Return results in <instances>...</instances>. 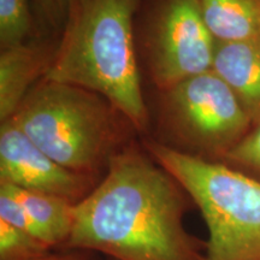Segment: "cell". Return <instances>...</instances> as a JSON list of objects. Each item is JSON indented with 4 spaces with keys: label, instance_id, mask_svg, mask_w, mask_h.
I'll return each mask as SVG.
<instances>
[{
    "label": "cell",
    "instance_id": "1",
    "mask_svg": "<svg viewBox=\"0 0 260 260\" xmlns=\"http://www.w3.org/2000/svg\"><path fill=\"white\" fill-rule=\"evenodd\" d=\"M180 188L144 154L113 155L102 183L75 204L68 246L118 260H204L183 226Z\"/></svg>",
    "mask_w": 260,
    "mask_h": 260
},
{
    "label": "cell",
    "instance_id": "2",
    "mask_svg": "<svg viewBox=\"0 0 260 260\" xmlns=\"http://www.w3.org/2000/svg\"><path fill=\"white\" fill-rule=\"evenodd\" d=\"M142 0H70L63 38L44 79L103 96L138 129L147 126L134 46Z\"/></svg>",
    "mask_w": 260,
    "mask_h": 260
},
{
    "label": "cell",
    "instance_id": "3",
    "mask_svg": "<svg viewBox=\"0 0 260 260\" xmlns=\"http://www.w3.org/2000/svg\"><path fill=\"white\" fill-rule=\"evenodd\" d=\"M147 148L203 214L204 260H260V181L223 161L151 142Z\"/></svg>",
    "mask_w": 260,
    "mask_h": 260
},
{
    "label": "cell",
    "instance_id": "4",
    "mask_svg": "<svg viewBox=\"0 0 260 260\" xmlns=\"http://www.w3.org/2000/svg\"><path fill=\"white\" fill-rule=\"evenodd\" d=\"M12 122L61 167L88 175L105 157L113 128L102 96L42 79L11 117Z\"/></svg>",
    "mask_w": 260,
    "mask_h": 260
},
{
    "label": "cell",
    "instance_id": "5",
    "mask_svg": "<svg viewBox=\"0 0 260 260\" xmlns=\"http://www.w3.org/2000/svg\"><path fill=\"white\" fill-rule=\"evenodd\" d=\"M165 93L167 112L182 138L217 161H223L253 126L233 90L212 70Z\"/></svg>",
    "mask_w": 260,
    "mask_h": 260
},
{
    "label": "cell",
    "instance_id": "6",
    "mask_svg": "<svg viewBox=\"0 0 260 260\" xmlns=\"http://www.w3.org/2000/svg\"><path fill=\"white\" fill-rule=\"evenodd\" d=\"M149 63L164 92L212 70L217 41L205 23L198 0H151Z\"/></svg>",
    "mask_w": 260,
    "mask_h": 260
},
{
    "label": "cell",
    "instance_id": "7",
    "mask_svg": "<svg viewBox=\"0 0 260 260\" xmlns=\"http://www.w3.org/2000/svg\"><path fill=\"white\" fill-rule=\"evenodd\" d=\"M88 181V175L68 170L54 161L11 119L2 122L0 182L74 201L86 190Z\"/></svg>",
    "mask_w": 260,
    "mask_h": 260
},
{
    "label": "cell",
    "instance_id": "8",
    "mask_svg": "<svg viewBox=\"0 0 260 260\" xmlns=\"http://www.w3.org/2000/svg\"><path fill=\"white\" fill-rule=\"evenodd\" d=\"M249 116L260 122V40L217 42L212 64Z\"/></svg>",
    "mask_w": 260,
    "mask_h": 260
},
{
    "label": "cell",
    "instance_id": "9",
    "mask_svg": "<svg viewBox=\"0 0 260 260\" xmlns=\"http://www.w3.org/2000/svg\"><path fill=\"white\" fill-rule=\"evenodd\" d=\"M51 57L38 46L24 44L3 48L0 54V121L11 118L30 92L35 80L45 76Z\"/></svg>",
    "mask_w": 260,
    "mask_h": 260
},
{
    "label": "cell",
    "instance_id": "10",
    "mask_svg": "<svg viewBox=\"0 0 260 260\" xmlns=\"http://www.w3.org/2000/svg\"><path fill=\"white\" fill-rule=\"evenodd\" d=\"M217 42L260 40V0H198Z\"/></svg>",
    "mask_w": 260,
    "mask_h": 260
},
{
    "label": "cell",
    "instance_id": "11",
    "mask_svg": "<svg viewBox=\"0 0 260 260\" xmlns=\"http://www.w3.org/2000/svg\"><path fill=\"white\" fill-rule=\"evenodd\" d=\"M24 207L51 247L68 242L74 224L75 204L67 198L38 190H28L0 182Z\"/></svg>",
    "mask_w": 260,
    "mask_h": 260
},
{
    "label": "cell",
    "instance_id": "12",
    "mask_svg": "<svg viewBox=\"0 0 260 260\" xmlns=\"http://www.w3.org/2000/svg\"><path fill=\"white\" fill-rule=\"evenodd\" d=\"M32 0H0V45L9 48L24 44L32 28Z\"/></svg>",
    "mask_w": 260,
    "mask_h": 260
},
{
    "label": "cell",
    "instance_id": "13",
    "mask_svg": "<svg viewBox=\"0 0 260 260\" xmlns=\"http://www.w3.org/2000/svg\"><path fill=\"white\" fill-rule=\"evenodd\" d=\"M51 246L0 220V260H40Z\"/></svg>",
    "mask_w": 260,
    "mask_h": 260
},
{
    "label": "cell",
    "instance_id": "14",
    "mask_svg": "<svg viewBox=\"0 0 260 260\" xmlns=\"http://www.w3.org/2000/svg\"><path fill=\"white\" fill-rule=\"evenodd\" d=\"M224 164L260 181V122L223 159Z\"/></svg>",
    "mask_w": 260,
    "mask_h": 260
},
{
    "label": "cell",
    "instance_id": "15",
    "mask_svg": "<svg viewBox=\"0 0 260 260\" xmlns=\"http://www.w3.org/2000/svg\"><path fill=\"white\" fill-rule=\"evenodd\" d=\"M0 220H4L10 225L30 234L31 236L38 237L39 240L45 242L41 230L22 206V204L2 186H0Z\"/></svg>",
    "mask_w": 260,
    "mask_h": 260
},
{
    "label": "cell",
    "instance_id": "16",
    "mask_svg": "<svg viewBox=\"0 0 260 260\" xmlns=\"http://www.w3.org/2000/svg\"><path fill=\"white\" fill-rule=\"evenodd\" d=\"M70 0H32L41 18L53 27L64 24Z\"/></svg>",
    "mask_w": 260,
    "mask_h": 260
},
{
    "label": "cell",
    "instance_id": "17",
    "mask_svg": "<svg viewBox=\"0 0 260 260\" xmlns=\"http://www.w3.org/2000/svg\"><path fill=\"white\" fill-rule=\"evenodd\" d=\"M40 260H75L73 256H59V255H54V256H45Z\"/></svg>",
    "mask_w": 260,
    "mask_h": 260
}]
</instances>
